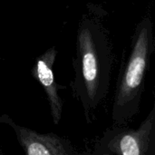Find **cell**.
Masks as SVG:
<instances>
[{
    "instance_id": "4",
    "label": "cell",
    "mask_w": 155,
    "mask_h": 155,
    "mask_svg": "<svg viewBox=\"0 0 155 155\" xmlns=\"http://www.w3.org/2000/svg\"><path fill=\"white\" fill-rule=\"evenodd\" d=\"M0 124L10 126L24 153L28 155H81L71 142L54 133L41 134L21 126L7 114L0 115Z\"/></svg>"
},
{
    "instance_id": "1",
    "label": "cell",
    "mask_w": 155,
    "mask_h": 155,
    "mask_svg": "<svg viewBox=\"0 0 155 155\" xmlns=\"http://www.w3.org/2000/svg\"><path fill=\"white\" fill-rule=\"evenodd\" d=\"M106 12L101 5L88 3L78 23L75 36L73 95L83 109L87 124L107 97L114 64L113 44L104 24Z\"/></svg>"
},
{
    "instance_id": "2",
    "label": "cell",
    "mask_w": 155,
    "mask_h": 155,
    "mask_svg": "<svg viewBox=\"0 0 155 155\" xmlns=\"http://www.w3.org/2000/svg\"><path fill=\"white\" fill-rule=\"evenodd\" d=\"M154 51L153 21L150 15H145L135 26L128 59L118 76L112 107L113 124L126 125L139 114Z\"/></svg>"
},
{
    "instance_id": "3",
    "label": "cell",
    "mask_w": 155,
    "mask_h": 155,
    "mask_svg": "<svg viewBox=\"0 0 155 155\" xmlns=\"http://www.w3.org/2000/svg\"><path fill=\"white\" fill-rule=\"evenodd\" d=\"M94 155H154L155 104L137 129L113 124L95 142Z\"/></svg>"
},
{
    "instance_id": "5",
    "label": "cell",
    "mask_w": 155,
    "mask_h": 155,
    "mask_svg": "<svg viewBox=\"0 0 155 155\" xmlns=\"http://www.w3.org/2000/svg\"><path fill=\"white\" fill-rule=\"evenodd\" d=\"M56 55L57 51L55 47L51 46L35 59L31 69L32 76L39 83L45 93L53 123L55 125H57L62 119L64 107V102L59 94V90L65 89V86L58 84L55 81L54 64Z\"/></svg>"
}]
</instances>
